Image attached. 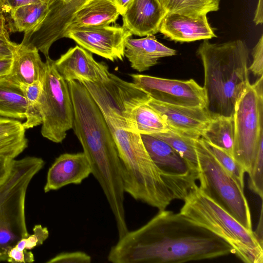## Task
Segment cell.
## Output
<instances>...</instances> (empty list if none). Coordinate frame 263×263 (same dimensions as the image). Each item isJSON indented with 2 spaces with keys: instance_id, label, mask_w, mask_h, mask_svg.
Listing matches in <instances>:
<instances>
[{
  "instance_id": "obj_18",
  "label": "cell",
  "mask_w": 263,
  "mask_h": 263,
  "mask_svg": "<svg viewBox=\"0 0 263 263\" xmlns=\"http://www.w3.org/2000/svg\"><path fill=\"white\" fill-rule=\"evenodd\" d=\"M176 54L175 50L159 42L154 35L140 39L130 37L125 43L124 57L130 62L131 67L138 72L148 70L162 58Z\"/></svg>"
},
{
  "instance_id": "obj_28",
  "label": "cell",
  "mask_w": 263,
  "mask_h": 263,
  "mask_svg": "<svg viewBox=\"0 0 263 263\" xmlns=\"http://www.w3.org/2000/svg\"><path fill=\"white\" fill-rule=\"evenodd\" d=\"M20 87L26 99V121L23 124L25 129H27L42 124V117L40 101L42 81Z\"/></svg>"
},
{
  "instance_id": "obj_7",
  "label": "cell",
  "mask_w": 263,
  "mask_h": 263,
  "mask_svg": "<svg viewBox=\"0 0 263 263\" xmlns=\"http://www.w3.org/2000/svg\"><path fill=\"white\" fill-rule=\"evenodd\" d=\"M233 119V157L248 173L263 141V76L250 84L239 99Z\"/></svg>"
},
{
  "instance_id": "obj_11",
  "label": "cell",
  "mask_w": 263,
  "mask_h": 263,
  "mask_svg": "<svg viewBox=\"0 0 263 263\" xmlns=\"http://www.w3.org/2000/svg\"><path fill=\"white\" fill-rule=\"evenodd\" d=\"M54 63L58 71L67 82L80 80L102 82L110 73L105 63L97 62L91 52L79 45L70 48Z\"/></svg>"
},
{
  "instance_id": "obj_20",
  "label": "cell",
  "mask_w": 263,
  "mask_h": 263,
  "mask_svg": "<svg viewBox=\"0 0 263 263\" xmlns=\"http://www.w3.org/2000/svg\"><path fill=\"white\" fill-rule=\"evenodd\" d=\"M119 15L114 0H86L72 14L65 30L73 27L109 25Z\"/></svg>"
},
{
  "instance_id": "obj_12",
  "label": "cell",
  "mask_w": 263,
  "mask_h": 263,
  "mask_svg": "<svg viewBox=\"0 0 263 263\" xmlns=\"http://www.w3.org/2000/svg\"><path fill=\"white\" fill-rule=\"evenodd\" d=\"M147 103L161 115L170 129L195 139L201 137L211 119L205 107L170 105L151 98Z\"/></svg>"
},
{
  "instance_id": "obj_26",
  "label": "cell",
  "mask_w": 263,
  "mask_h": 263,
  "mask_svg": "<svg viewBox=\"0 0 263 263\" xmlns=\"http://www.w3.org/2000/svg\"><path fill=\"white\" fill-rule=\"evenodd\" d=\"M167 13H177L192 16L206 15L217 11L219 0H159Z\"/></svg>"
},
{
  "instance_id": "obj_14",
  "label": "cell",
  "mask_w": 263,
  "mask_h": 263,
  "mask_svg": "<svg viewBox=\"0 0 263 263\" xmlns=\"http://www.w3.org/2000/svg\"><path fill=\"white\" fill-rule=\"evenodd\" d=\"M91 174L85 154L64 153L57 157L48 170L45 193L56 191L69 184H80Z\"/></svg>"
},
{
  "instance_id": "obj_22",
  "label": "cell",
  "mask_w": 263,
  "mask_h": 263,
  "mask_svg": "<svg viewBox=\"0 0 263 263\" xmlns=\"http://www.w3.org/2000/svg\"><path fill=\"white\" fill-rule=\"evenodd\" d=\"M26 99L20 86L6 76L0 77V116L25 119Z\"/></svg>"
},
{
  "instance_id": "obj_36",
  "label": "cell",
  "mask_w": 263,
  "mask_h": 263,
  "mask_svg": "<svg viewBox=\"0 0 263 263\" xmlns=\"http://www.w3.org/2000/svg\"><path fill=\"white\" fill-rule=\"evenodd\" d=\"M17 44L7 40H0V59L12 58Z\"/></svg>"
},
{
  "instance_id": "obj_17",
  "label": "cell",
  "mask_w": 263,
  "mask_h": 263,
  "mask_svg": "<svg viewBox=\"0 0 263 263\" xmlns=\"http://www.w3.org/2000/svg\"><path fill=\"white\" fill-rule=\"evenodd\" d=\"M85 1L50 0L45 17L33 29L35 38L47 47L63 38L72 14Z\"/></svg>"
},
{
  "instance_id": "obj_1",
  "label": "cell",
  "mask_w": 263,
  "mask_h": 263,
  "mask_svg": "<svg viewBox=\"0 0 263 263\" xmlns=\"http://www.w3.org/2000/svg\"><path fill=\"white\" fill-rule=\"evenodd\" d=\"M231 254L234 248L223 238L180 213L164 210L119 238L107 259L113 263L184 262Z\"/></svg>"
},
{
  "instance_id": "obj_2",
  "label": "cell",
  "mask_w": 263,
  "mask_h": 263,
  "mask_svg": "<svg viewBox=\"0 0 263 263\" xmlns=\"http://www.w3.org/2000/svg\"><path fill=\"white\" fill-rule=\"evenodd\" d=\"M73 108V127L91 174L100 185L117 228L126 225L121 166L117 149L105 119L86 87L78 81L67 82Z\"/></svg>"
},
{
  "instance_id": "obj_29",
  "label": "cell",
  "mask_w": 263,
  "mask_h": 263,
  "mask_svg": "<svg viewBox=\"0 0 263 263\" xmlns=\"http://www.w3.org/2000/svg\"><path fill=\"white\" fill-rule=\"evenodd\" d=\"M202 140L206 147L219 163L236 181L238 184L242 188L244 189V175L245 171L243 167L236 161L232 155L206 142L203 139Z\"/></svg>"
},
{
  "instance_id": "obj_33",
  "label": "cell",
  "mask_w": 263,
  "mask_h": 263,
  "mask_svg": "<svg viewBox=\"0 0 263 263\" xmlns=\"http://www.w3.org/2000/svg\"><path fill=\"white\" fill-rule=\"evenodd\" d=\"M252 62L249 71L256 77L263 76V35H261L252 51Z\"/></svg>"
},
{
  "instance_id": "obj_13",
  "label": "cell",
  "mask_w": 263,
  "mask_h": 263,
  "mask_svg": "<svg viewBox=\"0 0 263 263\" xmlns=\"http://www.w3.org/2000/svg\"><path fill=\"white\" fill-rule=\"evenodd\" d=\"M140 135L148 155L162 171L174 178L196 183L198 171L169 144L153 135Z\"/></svg>"
},
{
  "instance_id": "obj_40",
  "label": "cell",
  "mask_w": 263,
  "mask_h": 263,
  "mask_svg": "<svg viewBox=\"0 0 263 263\" xmlns=\"http://www.w3.org/2000/svg\"><path fill=\"white\" fill-rule=\"evenodd\" d=\"M262 204H261L260 209V214L259 220L257 228L255 231H253L257 239L261 246L263 247V224H262Z\"/></svg>"
},
{
  "instance_id": "obj_9",
  "label": "cell",
  "mask_w": 263,
  "mask_h": 263,
  "mask_svg": "<svg viewBox=\"0 0 263 263\" xmlns=\"http://www.w3.org/2000/svg\"><path fill=\"white\" fill-rule=\"evenodd\" d=\"M130 76L133 83L154 100L173 105L206 108L204 89L193 79H169L140 74Z\"/></svg>"
},
{
  "instance_id": "obj_16",
  "label": "cell",
  "mask_w": 263,
  "mask_h": 263,
  "mask_svg": "<svg viewBox=\"0 0 263 263\" xmlns=\"http://www.w3.org/2000/svg\"><path fill=\"white\" fill-rule=\"evenodd\" d=\"M166 14L159 0H133L122 15V26L139 36L154 35Z\"/></svg>"
},
{
  "instance_id": "obj_24",
  "label": "cell",
  "mask_w": 263,
  "mask_h": 263,
  "mask_svg": "<svg viewBox=\"0 0 263 263\" xmlns=\"http://www.w3.org/2000/svg\"><path fill=\"white\" fill-rule=\"evenodd\" d=\"M148 101L139 102L132 109L129 118L133 129L140 134L152 135L166 132L169 130L166 122L161 115L147 103Z\"/></svg>"
},
{
  "instance_id": "obj_37",
  "label": "cell",
  "mask_w": 263,
  "mask_h": 263,
  "mask_svg": "<svg viewBox=\"0 0 263 263\" xmlns=\"http://www.w3.org/2000/svg\"><path fill=\"white\" fill-rule=\"evenodd\" d=\"M13 159L0 158V183L7 177Z\"/></svg>"
},
{
  "instance_id": "obj_6",
  "label": "cell",
  "mask_w": 263,
  "mask_h": 263,
  "mask_svg": "<svg viewBox=\"0 0 263 263\" xmlns=\"http://www.w3.org/2000/svg\"><path fill=\"white\" fill-rule=\"evenodd\" d=\"M195 149L200 190L244 227L252 231L244 189L219 163L201 138L195 140Z\"/></svg>"
},
{
  "instance_id": "obj_42",
  "label": "cell",
  "mask_w": 263,
  "mask_h": 263,
  "mask_svg": "<svg viewBox=\"0 0 263 263\" xmlns=\"http://www.w3.org/2000/svg\"><path fill=\"white\" fill-rule=\"evenodd\" d=\"M133 0H114L119 13L122 15Z\"/></svg>"
},
{
  "instance_id": "obj_39",
  "label": "cell",
  "mask_w": 263,
  "mask_h": 263,
  "mask_svg": "<svg viewBox=\"0 0 263 263\" xmlns=\"http://www.w3.org/2000/svg\"><path fill=\"white\" fill-rule=\"evenodd\" d=\"M12 58L0 59V77L8 75L11 70Z\"/></svg>"
},
{
  "instance_id": "obj_25",
  "label": "cell",
  "mask_w": 263,
  "mask_h": 263,
  "mask_svg": "<svg viewBox=\"0 0 263 263\" xmlns=\"http://www.w3.org/2000/svg\"><path fill=\"white\" fill-rule=\"evenodd\" d=\"M233 117H211L201 138L233 156L234 139Z\"/></svg>"
},
{
  "instance_id": "obj_34",
  "label": "cell",
  "mask_w": 263,
  "mask_h": 263,
  "mask_svg": "<svg viewBox=\"0 0 263 263\" xmlns=\"http://www.w3.org/2000/svg\"><path fill=\"white\" fill-rule=\"evenodd\" d=\"M50 1V0H0V11L3 13H9L13 9L21 6Z\"/></svg>"
},
{
  "instance_id": "obj_35",
  "label": "cell",
  "mask_w": 263,
  "mask_h": 263,
  "mask_svg": "<svg viewBox=\"0 0 263 263\" xmlns=\"http://www.w3.org/2000/svg\"><path fill=\"white\" fill-rule=\"evenodd\" d=\"M7 261L12 263H31L34 262V258L31 251L20 252L12 248L8 253Z\"/></svg>"
},
{
  "instance_id": "obj_3",
  "label": "cell",
  "mask_w": 263,
  "mask_h": 263,
  "mask_svg": "<svg viewBox=\"0 0 263 263\" xmlns=\"http://www.w3.org/2000/svg\"><path fill=\"white\" fill-rule=\"evenodd\" d=\"M197 53L204 70L206 109L211 117H233L238 100L251 84L246 43L236 40L213 44L204 40Z\"/></svg>"
},
{
  "instance_id": "obj_31",
  "label": "cell",
  "mask_w": 263,
  "mask_h": 263,
  "mask_svg": "<svg viewBox=\"0 0 263 263\" xmlns=\"http://www.w3.org/2000/svg\"><path fill=\"white\" fill-rule=\"evenodd\" d=\"M49 234L48 230L46 227H43L40 224L36 225L33 229L32 234H29L27 237L21 239L12 248L20 252L30 250L42 245L48 238Z\"/></svg>"
},
{
  "instance_id": "obj_32",
  "label": "cell",
  "mask_w": 263,
  "mask_h": 263,
  "mask_svg": "<svg viewBox=\"0 0 263 263\" xmlns=\"http://www.w3.org/2000/svg\"><path fill=\"white\" fill-rule=\"evenodd\" d=\"M91 256L83 251L60 253L48 260V263H90Z\"/></svg>"
},
{
  "instance_id": "obj_8",
  "label": "cell",
  "mask_w": 263,
  "mask_h": 263,
  "mask_svg": "<svg viewBox=\"0 0 263 263\" xmlns=\"http://www.w3.org/2000/svg\"><path fill=\"white\" fill-rule=\"evenodd\" d=\"M42 80L40 104L41 134L54 143H61L72 128L73 108L67 82L58 71L54 60L46 58Z\"/></svg>"
},
{
  "instance_id": "obj_38",
  "label": "cell",
  "mask_w": 263,
  "mask_h": 263,
  "mask_svg": "<svg viewBox=\"0 0 263 263\" xmlns=\"http://www.w3.org/2000/svg\"><path fill=\"white\" fill-rule=\"evenodd\" d=\"M0 40L10 41L9 32L4 14L0 11Z\"/></svg>"
},
{
  "instance_id": "obj_21",
  "label": "cell",
  "mask_w": 263,
  "mask_h": 263,
  "mask_svg": "<svg viewBox=\"0 0 263 263\" xmlns=\"http://www.w3.org/2000/svg\"><path fill=\"white\" fill-rule=\"evenodd\" d=\"M25 132L19 120L0 116V158L14 159L27 147Z\"/></svg>"
},
{
  "instance_id": "obj_4",
  "label": "cell",
  "mask_w": 263,
  "mask_h": 263,
  "mask_svg": "<svg viewBox=\"0 0 263 263\" xmlns=\"http://www.w3.org/2000/svg\"><path fill=\"white\" fill-rule=\"evenodd\" d=\"M182 215L228 242L246 263H262L263 247L249 230L205 195L195 184L183 200Z\"/></svg>"
},
{
  "instance_id": "obj_5",
  "label": "cell",
  "mask_w": 263,
  "mask_h": 263,
  "mask_svg": "<svg viewBox=\"0 0 263 263\" xmlns=\"http://www.w3.org/2000/svg\"><path fill=\"white\" fill-rule=\"evenodd\" d=\"M44 164L36 157L14 159L7 177L0 183V262L7 261L9 251L29 235L25 218L26 192Z\"/></svg>"
},
{
  "instance_id": "obj_23",
  "label": "cell",
  "mask_w": 263,
  "mask_h": 263,
  "mask_svg": "<svg viewBox=\"0 0 263 263\" xmlns=\"http://www.w3.org/2000/svg\"><path fill=\"white\" fill-rule=\"evenodd\" d=\"M49 2L26 5L12 10L5 16L9 32H25L34 28L45 17Z\"/></svg>"
},
{
  "instance_id": "obj_15",
  "label": "cell",
  "mask_w": 263,
  "mask_h": 263,
  "mask_svg": "<svg viewBox=\"0 0 263 263\" xmlns=\"http://www.w3.org/2000/svg\"><path fill=\"white\" fill-rule=\"evenodd\" d=\"M159 32L176 42H191L217 37L206 15L197 16L167 13L160 24Z\"/></svg>"
},
{
  "instance_id": "obj_10",
  "label": "cell",
  "mask_w": 263,
  "mask_h": 263,
  "mask_svg": "<svg viewBox=\"0 0 263 263\" xmlns=\"http://www.w3.org/2000/svg\"><path fill=\"white\" fill-rule=\"evenodd\" d=\"M132 35L123 26L101 25L67 29L64 37L70 39L89 52L113 62L123 61L125 42Z\"/></svg>"
},
{
  "instance_id": "obj_41",
  "label": "cell",
  "mask_w": 263,
  "mask_h": 263,
  "mask_svg": "<svg viewBox=\"0 0 263 263\" xmlns=\"http://www.w3.org/2000/svg\"><path fill=\"white\" fill-rule=\"evenodd\" d=\"M262 4L263 0L258 1L253 18V22L256 25H261L263 22Z\"/></svg>"
},
{
  "instance_id": "obj_30",
  "label": "cell",
  "mask_w": 263,
  "mask_h": 263,
  "mask_svg": "<svg viewBox=\"0 0 263 263\" xmlns=\"http://www.w3.org/2000/svg\"><path fill=\"white\" fill-rule=\"evenodd\" d=\"M249 187L261 199L263 197V141L259 146L249 171Z\"/></svg>"
},
{
  "instance_id": "obj_19",
  "label": "cell",
  "mask_w": 263,
  "mask_h": 263,
  "mask_svg": "<svg viewBox=\"0 0 263 263\" xmlns=\"http://www.w3.org/2000/svg\"><path fill=\"white\" fill-rule=\"evenodd\" d=\"M12 59L10 72L6 76L11 81L20 86L42 81L45 63L41 60L36 48L17 44Z\"/></svg>"
},
{
  "instance_id": "obj_27",
  "label": "cell",
  "mask_w": 263,
  "mask_h": 263,
  "mask_svg": "<svg viewBox=\"0 0 263 263\" xmlns=\"http://www.w3.org/2000/svg\"><path fill=\"white\" fill-rule=\"evenodd\" d=\"M162 140L175 150L194 169L198 171L195 140L187 135L169 128L166 132L152 134Z\"/></svg>"
}]
</instances>
